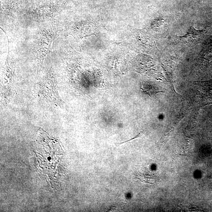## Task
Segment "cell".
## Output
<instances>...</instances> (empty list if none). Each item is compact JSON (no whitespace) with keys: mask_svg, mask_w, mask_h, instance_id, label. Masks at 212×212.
Returning a JSON list of instances; mask_svg holds the SVG:
<instances>
[{"mask_svg":"<svg viewBox=\"0 0 212 212\" xmlns=\"http://www.w3.org/2000/svg\"><path fill=\"white\" fill-rule=\"evenodd\" d=\"M202 34V33L201 31H198L193 27H191L185 36L183 37H176L175 39L179 42L185 45H195L199 42Z\"/></svg>","mask_w":212,"mask_h":212,"instance_id":"obj_1","label":"cell"}]
</instances>
